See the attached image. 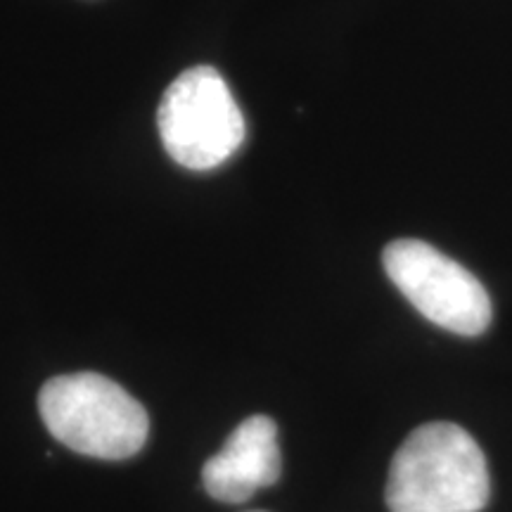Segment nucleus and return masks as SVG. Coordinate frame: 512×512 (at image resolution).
Segmentation results:
<instances>
[{"label":"nucleus","mask_w":512,"mask_h":512,"mask_svg":"<svg viewBox=\"0 0 512 512\" xmlns=\"http://www.w3.org/2000/svg\"><path fill=\"white\" fill-rule=\"evenodd\" d=\"M489 496L484 451L453 422L408 434L389 467V512H482Z\"/></svg>","instance_id":"nucleus-1"},{"label":"nucleus","mask_w":512,"mask_h":512,"mask_svg":"<svg viewBox=\"0 0 512 512\" xmlns=\"http://www.w3.org/2000/svg\"><path fill=\"white\" fill-rule=\"evenodd\" d=\"M38 411L60 444L88 458H131L150 434L145 408L124 387L98 373L48 380L38 394Z\"/></svg>","instance_id":"nucleus-2"},{"label":"nucleus","mask_w":512,"mask_h":512,"mask_svg":"<svg viewBox=\"0 0 512 512\" xmlns=\"http://www.w3.org/2000/svg\"><path fill=\"white\" fill-rule=\"evenodd\" d=\"M166 155L190 171L228 162L245 143V117L214 67H192L166 88L157 112Z\"/></svg>","instance_id":"nucleus-3"},{"label":"nucleus","mask_w":512,"mask_h":512,"mask_svg":"<svg viewBox=\"0 0 512 512\" xmlns=\"http://www.w3.org/2000/svg\"><path fill=\"white\" fill-rule=\"evenodd\" d=\"M384 271L403 297L430 323L460 337H477L491 325V299L484 285L422 240H396L384 247Z\"/></svg>","instance_id":"nucleus-4"},{"label":"nucleus","mask_w":512,"mask_h":512,"mask_svg":"<svg viewBox=\"0 0 512 512\" xmlns=\"http://www.w3.org/2000/svg\"><path fill=\"white\" fill-rule=\"evenodd\" d=\"M278 479V427L268 415H252L240 422L202 470L204 489L221 503H245Z\"/></svg>","instance_id":"nucleus-5"},{"label":"nucleus","mask_w":512,"mask_h":512,"mask_svg":"<svg viewBox=\"0 0 512 512\" xmlns=\"http://www.w3.org/2000/svg\"><path fill=\"white\" fill-rule=\"evenodd\" d=\"M259 512H264V510H259Z\"/></svg>","instance_id":"nucleus-6"}]
</instances>
